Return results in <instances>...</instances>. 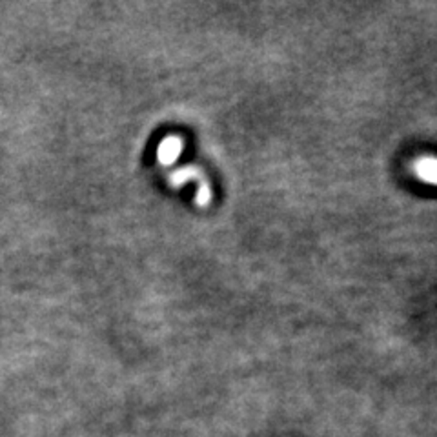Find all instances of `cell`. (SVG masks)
<instances>
[{
	"label": "cell",
	"instance_id": "1",
	"mask_svg": "<svg viewBox=\"0 0 437 437\" xmlns=\"http://www.w3.org/2000/svg\"><path fill=\"white\" fill-rule=\"evenodd\" d=\"M417 175L427 182L437 185V158H421L416 166Z\"/></svg>",
	"mask_w": 437,
	"mask_h": 437
},
{
	"label": "cell",
	"instance_id": "2",
	"mask_svg": "<svg viewBox=\"0 0 437 437\" xmlns=\"http://www.w3.org/2000/svg\"><path fill=\"white\" fill-rule=\"evenodd\" d=\"M180 153V141L179 139H166L163 143V146H161V150H158V157H161V161L166 164H169L172 161H175L177 158V155Z\"/></svg>",
	"mask_w": 437,
	"mask_h": 437
}]
</instances>
